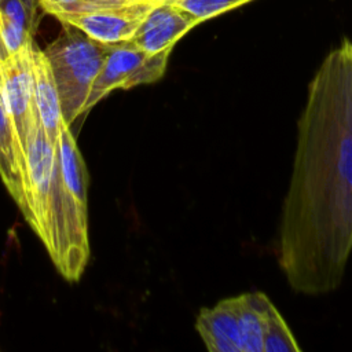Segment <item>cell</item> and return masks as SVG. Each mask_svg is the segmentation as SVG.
<instances>
[{"label":"cell","mask_w":352,"mask_h":352,"mask_svg":"<svg viewBox=\"0 0 352 352\" xmlns=\"http://www.w3.org/2000/svg\"><path fill=\"white\" fill-rule=\"evenodd\" d=\"M22 4L25 6L32 22L37 25V7H38V0H21Z\"/></svg>","instance_id":"2e32d148"},{"label":"cell","mask_w":352,"mask_h":352,"mask_svg":"<svg viewBox=\"0 0 352 352\" xmlns=\"http://www.w3.org/2000/svg\"><path fill=\"white\" fill-rule=\"evenodd\" d=\"M201 22L176 1L154 3L131 41L148 54L172 52L175 44Z\"/></svg>","instance_id":"8992f818"},{"label":"cell","mask_w":352,"mask_h":352,"mask_svg":"<svg viewBox=\"0 0 352 352\" xmlns=\"http://www.w3.org/2000/svg\"><path fill=\"white\" fill-rule=\"evenodd\" d=\"M107 50V44L69 23H62L60 34L44 50L58 87L62 117L69 125L87 114V100Z\"/></svg>","instance_id":"7a4b0ae2"},{"label":"cell","mask_w":352,"mask_h":352,"mask_svg":"<svg viewBox=\"0 0 352 352\" xmlns=\"http://www.w3.org/2000/svg\"><path fill=\"white\" fill-rule=\"evenodd\" d=\"M36 25L21 0H1L0 32L7 55L23 48L33 40Z\"/></svg>","instance_id":"7c38bea8"},{"label":"cell","mask_w":352,"mask_h":352,"mask_svg":"<svg viewBox=\"0 0 352 352\" xmlns=\"http://www.w3.org/2000/svg\"><path fill=\"white\" fill-rule=\"evenodd\" d=\"M128 1L131 0H38V6L44 12L58 18L62 15L91 12Z\"/></svg>","instance_id":"5bb4252c"},{"label":"cell","mask_w":352,"mask_h":352,"mask_svg":"<svg viewBox=\"0 0 352 352\" xmlns=\"http://www.w3.org/2000/svg\"><path fill=\"white\" fill-rule=\"evenodd\" d=\"M179 6L191 12L201 23L219 16L230 10L238 8L252 0H175Z\"/></svg>","instance_id":"9a60e30c"},{"label":"cell","mask_w":352,"mask_h":352,"mask_svg":"<svg viewBox=\"0 0 352 352\" xmlns=\"http://www.w3.org/2000/svg\"><path fill=\"white\" fill-rule=\"evenodd\" d=\"M34 40L0 60V87L19 147L26 157L28 139L40 121L33 92L32 47Z\"/></svg>","instance_id":"277c9868"},{"label":"cell","mask_w":352,"mask_h":352,"mask_svg":"<svg viewBox=\"0 0 352 352\" xmlns=\"http://www.w3.org/2000/svg\"><path fill=\"white\" fill-rule=\"evenodd\" d=\"M278 230V263L307 296L341 285L352 250V40L333 48L308 85Z\"/></svg>","instance_id":"6da1fadb"},{"label":"cell","mask_w":352,"mask_h":352,"mask_svg":"<svg viewBox=\"0 0 352 352\" xmlns=\"http://www.w3.org/2000/svg\"><path fill=\"white\" fill-rule=\"evenodd\" d=\"M297 351H301L300 345L297 344L294 336L292 334L282 315L278 312L275 305L271 304L265 318L263 352H297Z\"/></svg>","instance_id":"4fadbf2b"},{"label":"cell","mask_w":352,"mask_h":352,"mask_svg":"<svg viewBox=\"0 0 352 352\" xmlns=\"http://www.w3.org/2000/svg\"><path fill=\"white\" fill-rule=\"evenodd\" d=\"M32 74L38 120L50 140L56 144L59 124L63 120L59 92L50 60L44 50H40L34 43L32 47Z\"/></svg>","instance_id":"9c48e42d"},{"label":"cell","mask_w":352,"mask_h":352,"mask_svg":"<svg viewBox=\"0 0 352 352\" xmlns=\"http://www.w3.org/2000/svg\"><path fill=\"white\" fill-rule=\"evenodd\" d=\"M56 148L62 180L74 201L87 210L88 172L70 125L65 120L59 124Z\"/></svg>","instance_id":"30bf717a"},{"label":"cell","mask_w":352,"mask_h":352,"mask_svg":"<svg viewBox=\"0 0 352 352\" xmlns=\"http://www.w3.org/2000/svg\"><path fill=\"white\" fill-rule=\"evenodd\" d=\"M0 177L22 213L26 212L28 173L23 155L0 87Z\"/></svg>","instance_id":"ba28073f"},{"label":"cell","mask_w":352,"mask_h":352,"mask_svg":"<svg viewBox=\"0 0 352 352\" xmlns=\"http://www.w3.org/2000/svg\"><path fill=\"white\" fill-rule=\"evenodd\" d=\"M195 329L210 352H242L239 333V300L230 297L212 308H202Z\"/></svg>","instance_id":"52a82bcc"},{"label":"cell","mask_w":352,"mask_h":352,"mask_svg":"<svg viewBox=\"0 0 352 352\" xmlns=\"http://www.w3.org/2000/svg\"><path fill=\"white\" fill-rule=\"evenodd\" d=\"M6 56H7V52H6V50H4L3 40H1V32H0V60H3Z\"/></svg>","instance_id":"e0dca14e"},{"label":"cell","mask_w":352,"mask_h":352,"mask_svg":"<svg viewBox=\"0 0 352 352\" xmlns=\"http://www.w3.org/2000/svg\"><path fill=\"white\" fill-rule=\"evenodd\" d=\"M153 6L151 1L131 0L91 12L62 15L56 19L80 29L95 41L110 45L129 41Z\"/></svg>","instance_id":"5b68a950"},{"label":"cell","mask_w":352,"mask_h":352,"mask_svg":"<svg viewBox=\"0 0 352 352\" xmlns=\"http://www.w3.org/2000/svg\"><path fill=\"white\" fill-rule=\"evenodd\" d=\"M170 54H148L131 40L110 44L104 63L88 96L87 113L116 89H131L161 80Z\"/></svg>","instance_id":"3957f363"},{"label":"cell","mask_w":352,"mask_h":352,"mask_svg":"<svg viewBox=\"0 0 352 352\" xmlns=\"http://www.w3.org/2000/svg\"><path fill=\"white\" fill-rule=\"evenodd\" d=\"M238 300L242 352H263L265 318L272 302L261 292L241 294Z\"/></svg>","instance_id":"8fae6325"},{"label":"cell","mask_w":352,"mask_h":352,"mask_svg":"<svg viewBox=\"0 0 352 352\" xmlns=\"http://www.w3.org/2000/svg\"><path fill=\"white\" fill-rule=\"evenodd\" d=\"M0 3H1V0H0Z\"/></svg>","instance_id":"ac0fdd59"}]
</instances>
